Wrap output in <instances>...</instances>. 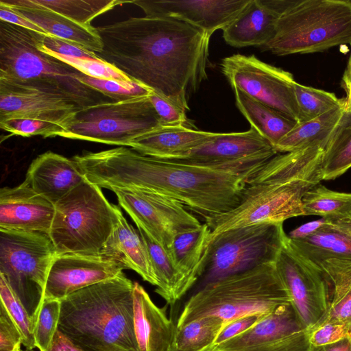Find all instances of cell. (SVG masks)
<instances>
[{
    "instance_id": "cell-37",
    "label": "cell",
    "mask_w": 351,
    "mask_h": 351,
    "mask_svg": "<svg viewBox=\"0 0 351 351\" xmlns=\"http://www.w3.org/2000/svg\"><path fill=\"white\" fill-rule=\"evenodd\" d=\"M0 297L11 318L22 336V344L27 350L36 347L34 324L19 298L11 289L5 278L0 274Z\"/></svg>"
},
{
    "instance_id": "cell-48",
    "label": "cell",
    "mask_w": 351,
    "mask_h": 351,
    "mask_svg": "<svg viewBox=\"0 0 351 351\" xmlns=\"http://www.w3.org/2000/svg\"><path fill=\"white\" fill-rule=\"evenodd\" d=\"M0 20L43 35L50 36L41 27L2 4H0Z\"/></svg>"
},
{
    "instance_id": "cell-32",
    "label": "cell",
    "mask_w": 351,
    "mask_h": 351,
    "mask_svg": "<svg viewBox=\"0 0 351 351\" xmlns=\"http://www.w3.org/2000/svg\"><path fill=\"white\" fill-rule=\"evenodd\" d=\"M32 5L56 12L83 25H91L90 22L99 15L115 6L132 3L127 0H26Z\"/></svg>"
},
{
    "instance_id": "cell-43",
    "label": "cell",
    "mask_w": 351,
    "mask_h": 351,
    "mask_svg": "<svg viewBox=\"0 0 351 351\" xmlns=\"http://www.w3.org/2000/svg\"><path fill=\"white\" fill-rule=\"evenodd\" d=\"M37 47L42 51H50L56 54L80 58L100 60L95 52L81 48L62 39L36 34Z\"/></svg>"
},
{
    "instance_id": "cell-41",
    "label": "cell",
    "mask_w": 351,
    "mask_h": 351,
    "mask_svg": "<svg viewBox=\"0 0 351 351\" xmlns=\"http://www.w3.org/2000/svg\"><path fill=\"white\" fill-rule=\"evenodd\" d=\"M1 129L13 134L43 138L60 136L64 129L56 123L31 119H10L0 121Z\"/></svg>"
},
{
    "instance_id": "cell-54",
    "label": "cell",
    "mask_w": 351,
    "mask_h": 351,
    "mask_svg": "<svg viewBox=\"0 0 351 351\" xmlns=\"http://www.w3.org/2000/svg\"><path fill=\"white\" fill-rule=\"evenodd\" d=\"M345 92L347 94V97H351V87H350L346 90H345Z\"/></svg>"
},
{
    "instance_id": "cell-5",
    "label": "cell",
    "mask_w": 351,
    "mask_h": 351,
    "mask_svg": "<svg viewBox=\"0 0 351 351\" xmlns=\"http://www.w3.org/2000/svg\"><path fill=\"white\" fill-rule=\"evenodd\" d=\"M288 304L291 299L276 262L264 263L203 285L186 301L176 326L206 317H219L226 325Z\"/></svg>"
},
{
    "instance_id": "cell-42",
    "label": "cell",
    "mask_w": 351,
    "mask_h": 351,
    "mask_svg": "<svg viewBox=\"0 0 351 351\" xmlns=\"http://www.w3.org/2000/svg\"><path fill=\"white\" fill-rule=\"evenodd\" d=\"M149 99L162 125H184L194 128L192 122L186 117V111L183 108L153 91L149 93Z\"/></svg>"
},
{
    "instance_id": "cell-46",
    "label": "cell",
    "mask_w": 351,
    "mask_h": 351,
    "mask_svg": "<svg viewBox=\"0 0 351 351\" xmlns=\"http://www.w3.org/2000/svg\"><path fill=\"white\" fill-rule=\"evenodd\" d=\"M22 336L6 308L0 304V351H21Z\"/></svg>"
},
{
    "instance_id": "cell-44",
    "label": "cell",
    "mask_w": 351,
    "mask_h": 351,
    "mask_svg": "<svg viewBox=\"0 0 351 351\" xmlns=\"http://www.w3.org/2000/svg\"><path fill=\"white\" fill-rule=\"evenodd\" d=\"M346 338H351V325L325 323L309 330L308 342L311 346L333 343Z\"/></svg>"
},
{
    "instance_id": "cell-18",
    "label": "cell",
    "mask_w": 351,
    "mask_h": 351,
    "mask_svg": "<svg viewBox=\"0 0 351 351\" xmlns=\"http://www.w3.org/2000/svg\"><path fill=\"white\" fill-rule=\"evenodd\" d=\"M82 108L61 93L0 80V121L36 119L58 124L66 130Z\"/></svg>"
},
{
    "instance_id": "cell-16",
    "label": "cell",
    "mask_w": 351,
    "mask_h": 351,
    "mask_svg": "<svg viewBox=\"0 0 351 351\" xmlns=\"http://www.w3.org/2000/svg\"><path fill=\"white\" fill-rule=\"evenodd\" d=\"M308 333L288 304L278 307L248 330L200 351H309Z\"/></svg>"
},
{
    "instance_id": "cell-47",
    "label": "cell",
    "mask_w": 351,
    "mask_h": 351,
    "mask_svg": "<svg viewBox=\"0 0 351 351\" xmlns=\"http://www.w3.org/2000/svg\"><path fill=\"white\" fill-rule=\"evenodd\" d=\"M269 314V313H268ZM268 314H254L237 319L226 325L217 335L212 346L220 344L254 326Z\"/></svg>"
},
{
    "instance_id": "cell-34",
    "label": "cell",
    "mask_w": 351,
    "mask_h": 351,
    "mask_svg": "<svg viewBox=\"0 0 351 351\" xmlns=\"http://www.w3.org/2000/svg\"><path fill=\"white\" fill-rule=\"evenodd\" d=\"M323 180L336 179L351 168V115L344 117L323 157Z\"/></svg>"
},
{
    "instance_id": "cell-11",
    "label": "cell",
    "mask_w": 351,
    "mask_h": 351,
    "mask_svg": "<svg viewBox=\"0 0 351 351\" xmlns=\"http://www.w3.org/2000/svg\"><path fill=\"white\" fill-rule=\"evenodd\" d=\"M287 234L283 223H265L234 228L210 241L204 285L274 263Z\"/></svg>"
},
{
    "instance_id": "cell-20",
    "label": "cell",
    "mask_w": 351,
    "mask_h": 351,
    "mask_svg": "<svg viewBox=\"0 0 351 351\" xmlns=\"http://www.w3.org/2000/svg\"><path fill=\"white\" fill-rule=\"evenodd\" d=\"M250 0H133L146 16L177 19L209 36L231 23Z\"/></svg>"
},
{
    "instance_id": "cell-19",
    "label": "cell",
    "mask_w": 351,
    "mask_h": 351,
    "mask_svg": "<svg viewBox=\"0 0 351 351\" xmlns=\"http://www.w3.org/2000/svg\"><path fill=\"white\" fill-rule=\"evenodd\" d=\"M123 269L117 261L100 254H56L49 271L45 299L61 301L80 289L117 277Z\"/></svg>"
},
{
    "instance_id": "cell-24",
    "label": "cell",
    "mask_w": 351,
    "mask_h": 351,
    "mask_svg": "<svg viewBox=\"0 0 351 351\" xmlns=\"http://www.w3.org/2000/svg\"><path fill=\"white\" fill-rule=\"evenodd\" d=\"M217 134L184 125H161L135 138L130 147L145 156L177 160L208 143Z\"/></svg>"
},
{
    "instance_id": "cell-26",
    "label": "cell",
    "mask_w": 351,
    "mask_h": 351,
    "mask_svg": "<svg viewBox=\"0 0 351 351\" xmlns=\"http://www.w3.org/2000/svg\"><path fill=\"white\" fill-rule=\"evenodd\" d=\"M134 322L140 351H169L176 326L138 282L134 288Z\"/></svg>"
},
{
    "instance_id": "cell-29",
    "label": "cell",
    "mask_w": 351,
    "mask_h": 351,
    "mask_svg": "<svg viewBox=\"0 0 351 351\" xmlns=\"http://www.w3.org/2000/svg\"><path fill=\"white\" fill-rule=\"evenodd\" d=\"M345 112L346 101L343 105L313 119L298 123L275 146V150L278 153H287L315 146H322L326 149Z\"/></svg>"
},
{
    "instance_id": "cell-33",
    "label": "cell",
    "mask_w": 351,
    "mask_h": 351,
    "mask_svg": "<svg viewBox=\"0 0 351 351\" xmlns=\"http://www.w3.org/2000/svg\"><path fill=\"white\" fill-rule=\"evenodd\" d=\"M225 325L219 317H206L176 328L169 351H200L208 348Z\"/></svg>"
},
{
    "instance_id": "cell-22",
    "label": "cell",
    "mask_w": 351,
    "mask_h": 351,
    "mask_svg": "<svg viewBox=\"0 0 351 351\" xmlns=\"http://www.w3.org/2000/svg\"><path fill=\"white\" fill-rule=\"evenodd\" d=\"M291 0H250L223 30V38L234 47H264L273 38L277 21Z\"/></svg>"
},
{
    "instance_id": "cell-53",
    "label": "cell",
    "mask_w": 351,
    "mask_h": 351,
    "mask_svg": "<svg viewBox=\"0 0 351 351\" xmlns=\"http://www.w3.org/2000/svg\"><path fill=\"white\" fill-rule=\"evenodd\" d=\"M346 112L351 115V97L346 98Z\"/></svg>"
},
{
    "instance_id": "cell-30",
    "label": "cell",
    "mask_w": 351,
    "mask_h": 351,
    "mask_svg": "<svg viewBox=\"0 0 351 351\" xmlns=\"http://www.w3.org/2000/svg\"><path fill=\"white\" fill-rule=\"evenodd\" d=\"M236 104L240 112L273 147L298 123L282 112L263 104L239 89H234Z\"/></svg>"
},
{
    "instance_id": "cell-50",
    "label": "cell",
    "mask_w": 351,
    "mask_h": 351,
    "mask_svg": "<svg viewBox=\"0 0 351 351\" xmlns=\"http://www.w3.org/2000/svg\"><path fill=\"white\" fill-rule=\"evenodd\" d=\"M48 351H83L74 345L58 330L56 331Z\"/></svg>"
},
{
    "instance_id": "cell-52",
    "label": "cell",
    "mask_w": 351,
    "mask_h": 351,
    "mask_svg": "<svg viewBox=\"0 0 351 351\" xmlns=\"http://www.w3.org/2000/svg\"><path fill=\"white\" fill-rule=\"evenodd\" d=\"M341 86L346 90L351 87V53L350 54L346 68L342 76Z\"/></svg>"
},
{
    "instance_id": "cell-7",
    "label": "cell",
    "mask_w": 351,
    "mask_h": 351,
    "mask_svg": "<svg viewBox=\"0 0 351 351\" xmlns=\"http://www.w3.org/2000/svg\"><path fill=\"white\" fill-rule=\"evenodd\" d=\"M351 45L350 0H291L263 48L278 56Z\"/></svg>"
},
{
    "instance_id": "cell-3",
    "label": "cell",
    "mask_w": 351,
    "mask_h": 351,
    "mask_svg": "<svg viewBox=\"0 0 351 351\" xmlns=\"http://www.w3.org/2000/svg\"><path fill=\"white\" fill-rule=\"evenodd\" d=\"M324 152L315 146L274 157L258 173L257 183L247 184L237 206L205 222L211 239L232 228L304 216L302 198L323 180Z\"/></svg>"
},
{
    "instance_id": "cell-38",
    "label": "cell",
    "mask_w": 351,
    "mask_h": 351,
    "mask_svg": "<svg viewBox=\"0 0 351 351\" xmlns=\"http://www.w3.org/2000/svg\"><path fill=\"white\" fill-rule=\"evenodd\" d=\"M71 66L82 73L98 79L115 80L130 83L134 80L124 74L114 65L100 60L80 58L43 51Z\"/></svg>"
},
{
    "instance_id": "cell-28",
    "label": "cell",
    "mask_w": 351,
    "mask_h": 351,
    "mask_svg": "<svg viewBox=\"0 0 351 351\" xmlns=\"http://www.w3.org/2000/svg\"><path fill=\"white\" fill-rule=\"evenodd\" d=\"M99 254L117 261L124 269L136 271L145 281L158 285L147 248L138 230L127 221L122 213Z\"/></svg>"
},
{
    "instance_id": "cell-21",
    "label": "cell",
    "mask_w": 351,
    "mask_h": 351,
    "mask_svg": "<svg viewBox=\"0 0 351 351\" xmlns=\"http://www.w3.org/2000/svg\"><path fill=\"white\" fill-rule=\"evenodd\" d=\"M54 213L55 204L24 181L0 190V229L49 234Z\"/></svg>"
},
{
    "instance_id": "cell-6",
    "label": "cell",
    "mask_w": 351,
    "mask_h": 351,
    "mask_svg": "<svg viewBox=\"0 0 351 351\" xmlns=\"http://www.w3.org/2000/svg\"><path fill=\"white\" fill-rule=\"evenodd\" d=\"M36 34L0 20V80L61 93L82 108L115 101L82 83L81 72L41 51Z\"/></svg>"
},
{
    "instance_id": "cell-15",
    "label": "cell",
    "mask_w": 351,
    "mask_h": 351,
    "mask_svg": "<svg viewBox=\"0 0 351 351\" xmlns=\"http://www.w3.org/2000/svg\"><path fill=\"white\" fill-rule=\"evenodd\" d=\"M120 206L155 241L169 252L175 237L202 223L180 202L147 191L114 189Z\"/></svg>"
},
{
    "instance_id": "cell-14",
    "label": "cell",
    "mask_w": 351,
    "mask_h": 351,
    "mask_svg": "<svg viewBox=\"0 0 351 351\" xmlns=\"http://www.w3.org/2000/svg\"><path fill=\"white\" fill-rule=\"evenodd\" d=\"M276 154L274 147L251 127L245 132L218 133L184 158L174 161L234 172L249 181Z\"/></svg>"
},
{
    "instance_id": "cell-23",
    "label": "cell",
    "mask_w": 351,
    "mask_h": 351,
    "mask_svg": "<svg viewBox=\"0 0 351 351\" xmlns=\"http://www.w3.org/2000/svg\"><path fill=\"white\" fill-rule=\"evenodd\" d=\"M85 180L73 159L48 151L32 162L24 182L55 204Z\"/></svg>"
},
{
    "instance_id": "cell-1",
    "label": "cell",
    "mask_w": 351,
    "mask_h": 351,
    "mask_svg": "<svg viewBox=\"0 0 351 351\" xmlns=\"http://www.w3.org/2000/svg\"><path fill=\"white\" fill-rule=\"evenodd\" d=\"M96 28L103 43L100 59L189 110V97L207 79L210 36L177 19L146 16Z\"/></svg>"
},
{
    "instance_id": "cell-17",
    "label": "cell",
    "mask_w": 351,
    "mask_h": 351,
    "mask_svg": "<svg viewBox=\"0 0 351 351\" xmlns=\"http://www.w3.org/2000/svg\"><path fill=\"white\" fill-rule=\"evenodd\" d=\"M276 266L300 322L307 330H313L328 308V291L324 277L291 249L287 239Z\"/></svg>"
},
{
    "instance_id": "cell-45",
    "label": "cell",
    "mask_w": 351,
    "mask_h": 351,
    "mask_svg": "<svg viewBox=\"0 0 351 351\" xmlns=\"http://www.w3.org/2000/svg\"><path fill=\"white\" fill-rule=\"evenodd\" d=\"M325 323L351 325V284L330 300L328 311L319 325Z\"/></svg>"
},
{
    "instance_id": "cell-2",
    "label": "cell",
    "mask_w": 351,
    "mask_h": 351,
    "mask_svg": "<svg viewBox=\"0 0 351 351\" xmlns=\"http://www.w3.org/2000/svg\"><path fill=\"white\" fill-rule=\"evenodd\" d=\"M90 182L109 190L147 191L174 199L205 222L240 203L248 179L234 172L166 160L118 147L72 158Z\"/></svg>"
},
{
    "instance_id": "cell-10",
    "label": "cell",
    "mask_w": 351,
    "mask_h": 351,
    "mask_svg": "<svg viewBox=\"0 0 351 351\" xmlns=\"http://www.w3.org/2000/svg\"><path fill=\"white\" fill-rule=\"evenodd\" d=\"M149 95L84 107L60 136L120 147L161 125Z\"/></svg>"
},
{
    "instance_id": "cell-12",
    "label": "cell",
    "mask_w": 351,
    "mask_h": 351,
    "mask_svg": "<svg viewBox=\"0 0 351 351\" xmlns=\"http://www.w3.org/2000/svg\"><path fill=\"white\" fill-rule=\"evenodd\" d=\"M287 243L321 273L329 301L351 284V213L325 218L324 225L307 237L293 239L287 235Z\"/></svg>"
},
{
    "instance_id": "cell-13",
    "label": "cell",
    "mask_w": 351,
    "mask_h": 351,
    "mask_svg": "<svg viewBox=\"0 0 351 351\" xmlns=\"http://www.w3.org/2000/svg\"><path fill=\"white\" fill-rule=\"evenodd\" d=\"M221 71L232 89H239L253 99L299 122L294 97L293 75L267 64L255 56L234 54L223 59Z\"/></svg>"
},
{
    "instance_id": "cell-35",
    "label": "cell",
    "mask_w": 351,
    "mask_h": 351,
    "mask_svg": "<svg viewBox=\"0 0 351 351\" xmlns=\"http://www.w3.org/2000/svg\"><path fill=\"white\" fill-rule=\"evenodd\" d=\"M302 207L304 215H346L351 213V193L332 191L319 183L305 193Z\"/></svg>"
},
{
    "instance_id": "cell-4",
    "label": "cell",
    "mask_w": 351,
    "mask_h": 351,
    "mask_svg": "<svg viewBox=\"0 0 351 351\" xmlns=\"http://www.w3.org/2000/svg\"><path fill=\"white\" fill-rule=\"evenodd\" d=\"M134 288L121 273L70 294L60 301L58 330L83 351H140Z\"/></svg>"
},
{
    "instance_id": "cell-9",
    "label": "cell",
    "mask_w": 351,
    "mask_h": 351,
    "mask_svg": "<svg viewBox=\"0 0 351 351\" xmlns=\"http://www.w3.org/2000/svg\"><path fill=\"white\" fill-rule=\"evenodd\" d=\"M56 254L46 233L0 229V274L19 298L34 326Z\"/></svg>"
},
{
    "instance_id": "cell-27",
    "label": "cell",
    "mask_w": 351,
    "mask_h": 351,
    "mask_svg": "<svg viewBox=\"0 0 351 351\" xmlns=\"http://www.w3.org/2000/svg\"><path fill=\"white\" fill-rule=\"evenodd\" d=\"M211 229L204 223L199 227L177 234L169 250L181 281L179 300L204 274L211 241Z\"/></svg>"
},
{
    "instance_id": "cell-8",
    "label": "cell",
    "mask_w": 351,
    "mask_h": 351,
    "mask_svg": "<svg viewBox=\"0 0 351 351\" xmlns=\"http://www.w3.org/2000/svg\"><path fill=\"white\" fill-rule=\"evenodd\" d=\"M121 213L86 178L55 204L49 236L56 253L99 254Z\"/></svg>"
},
{
    "instance_id": "cell-40",
    "label": "cell",
    "mask_w": 351,
    "mask_h": 351,
    "mask_svg": "<svg viewBox=\"0 0 351 351\" xmlns=\"http://www.w3.org/2000/svg\"><path fill=\"white\" fill-rule=\"evenodd\" d=\"M79 80L86 85L112 98L115 101L149 95L152 92L145 86L133 81L130 83L92 77L81 73Z\"/></svg>"
},
{
    "instance_id": "cell-39",
    "label": "cell",
    "mask_w": 351,
    "mask_h": 351,
    "mask_svg": "<svg viewBox=\"0 0 351 351\" xmlns=\"http://www.w3.org/2000/svg\"><path fill=\"white\" fill-rule=\"evenodd\" d=\"M61 302L45 299L34 326V338L40 351H48L58 330Z\"/></svg>"
},
{
    "instance_id": "cell-49",
    "label": "cell",
    "mask_w": 351,
    "mask_h": 351,
    "mask_svg": "<svg viewBox=\"0 0 351 351\" xmlns=\"http://www.w3.org/2000/svg\"><path fill=\"white\" fill-rule=\"evenodd\" d=\"M325 218L307 222L300 226L290 232L288 237L293 239H300L307 237L318 230L324 223Z\"/></svg>"
},
{
    "instance_id": "cell-51",
    "label": "cell",
    "mask_w": 351,
    "mask_h": 351,
    "mask_svg": "<svg viewBox=\"0 0 351 351\" xmlns=\"http://www.w3.org/2000/svg\"><path fill=\"white\" fill-rule=\"evenodd\" d=\"M309 351H351V338L320 346H311Z\"/></svg>"
},
{
    "instance_id": "cell-55",
    "label": "cell",
    "mask_w": 351,
    "mask_h": 351,
    "mask_svg": "<svg viewBox=\"0 0 351 351\" xmlns=\"http://www.w3.org/2000/svg\"><path fill=\"white\" fill-rule=\"evenodd\" d=\"M21 351H23V350H21ZM27 351H30V350H27Z\"/></svg>"
},
{
    "instance_id": "cell-36",
    "label": "cell",
    "mask_w": 351,
    "mask_h": 351,
    "mask_svg": "<svg viewBox=\"0 0 351 351\" xmlns=\"http://www.w3.org/2000/svg\"><path fill=\"white\" fill-rule=\"evenodd\" d=\"M293 90L299 115V122L313 119L328 111L342 106L346 99L334 93L300 84L295 81Z\"/></svg>"
},
{
    "instance_id": "cell-31",
    "label": "cell",
    "mask_w": 351,
    "mask_h": 351,
    "mask_svg": "<svg viewBox=\"0 0 351 351\" xmlns=\"http://www.w3.org/2000/svg\"><path fill=\"white\" fill-rule=\"evenodd\" d=\"M137 229L147 248L152 265L158 280L155 291L165 300L167 304H173L180 285V273L175 267L169 253L155 241L141 228Z\"/></svg>"
},
{
    "instance_id": "cell-25",
    "label": "cell",
    "mask_w": 351,
    "mask_h": 351,
    "mask_svg": "<svg viewBox=\"0 0 351 351\" xmlns=\"http://www.w3.org/2000/svg\"><path fill=\"white\" fill-rule=\"evenodd\" d=\"M2 4L41 27L49 36L96 53L103 43L96 27L83 25L56 12L32 5L26 0H1Z\"/></svg>"
}]
</instances>
